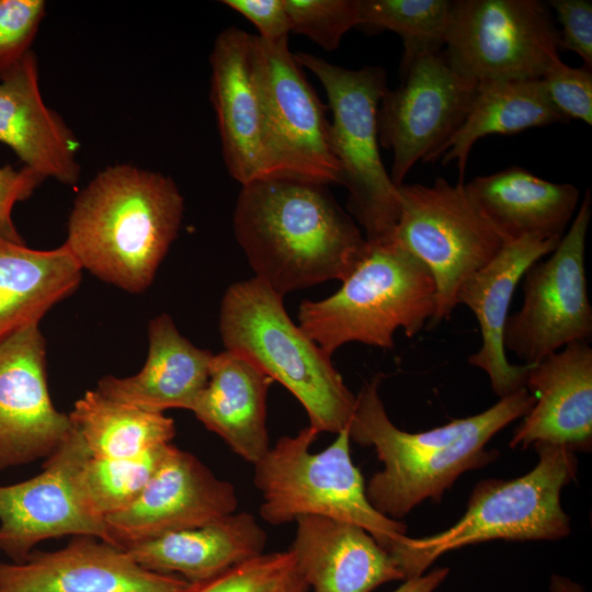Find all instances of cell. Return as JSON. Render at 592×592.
<instances>
[{"instance_id":"f35d334b","label":"cell","mask_w":592,"mask_h":592,"mask_svg":"<svg viewBox=\"0 0 592 592\" xmlns=\"http://www.w3.org/2000/svg\"><path fill=\"white\" fill-rule=\"evenodd\" d=\"M448 568H436L422 576L407 579L392 592H434L446 579Z\"/></svg>"},{"instance_id":"8fae6325","label":"cell","mask_w":592,"mask_h":592,"mask_svg":"<svg viewBox=\"0 0 592 592\" xmlns=\"http://www.w3.org/2000/svg\"><path fill=\"white\" fill-rule=\"evenodd\" d=\"M591 191H585L567 234L546 260L523 275V303L509 315L504 349L525 364H535L573 342L592 337V307L584 267L591 218Z\"/></svg>"},{"instance_id":"74e56055","label":"cell","mask_w":592,"mask_h":592,"mask_svg":"<svg viewBox=\"0 0 592 592\" xmlns=\"http://www.w3.org/2000/svg\"><path fill=\"white\" fill-rule=\"evenodd\" d=\"M223 3L248 19L263 41L288 39L291 26L283 0H225Z\"/></svg>"},{"instance_id":"484cf974","label":"cell","mask_w":592,"mask_h":592,"mask_svg":"<svg viewBox=\"0 0 592 592\" xmlns=\"http://www.w3.org/2000/svg\"><path fill=\"white\" fill-rule=\"evenodd\" d=\"M266 533L248 512H235L210 524L167 533L124 550L140 567L180 573L200 581L264 553Z\"/></svg>"},{"instance_id":"4fadbf2b","label":"cell","mask_w":592,"mask_h":592,"mask_svg":"<svg viewBox=\"0 0 592 592\" xmlns=\"http://www.w3.org/2000/svg\"><path fill=\"white\" fill-rule=\"evenodd\" d=\"M402 82L387 89L377 112L380 145L394 153L390 178L398 187L419 161L434 162L463 125L478 83L463 78L443 50L401 66Z\"/></svg>"},{"instance_id":"d590c367","label":"cell","mask_w":592,"mask_h":592,"mask_svg":"<svg viewBox=\"0 0 592 592\" xmlns=\"http://www.w3.org/2000/svg\"><path fill=\"white\" fill-rule=\"evenodd\" d=\"M559 30V50L579 55L585 67L592 68V2L590 0H550Z\"/></svg>"},{"instance_id":"f546056e","label":"cell","mask_w":592,"mask_h":592,"mask_svg":"<svg viewBox=\"0 0 592 592\" xmlns=\"http://www.w3.org/2000/svg\"><path fill=\"white\" fill-rule=\"evenodd\" d=\"M357 10L358 25L373 31L389 30L401 36V66L445 46L452 1L357 0Z\"/></svg>"},{"instance_id":"3957f363","label":"cell","mask_w":592,"mask_h":592,"mask_svg":"<svg viewBox=\"0 0 592 592\" xmlns=\"http://www.w3.org/2000/svg\"><path fill=\"white\" fill-rule=\"evenodd\" d=\"M183 210L171 178L130 163L112 164L76 197L64 244L82 270L141 293L177 238Z\"/></svg>"},{"instance_id":"d4e9b609","label":"cell","mask_w":592,"mask_h":592,"mask_svg":"<svg viewBox=\"0 0 592 592\" xmlns=\"http://www.w3.org/2000/svg\"><path fill=\"white\" fill-rule=\"evenodd\" d=\"M273 379L246 357L225 350L213 356L206 387L192 412L246 462L270 449L266 397Z\"/></svg>"},{"instance_id":"7402d4cb","label":"cell","mask_w":592,"mask_h":592,"mask_svg":"<svg viewBox=\"0 0 592 592\" xmlns=\"http://www.w3.org/2000/svg\"><path fill=\"white\" fill-rule=\"evenodd\" d=\"M289 548L296 569L315 592H372L405 580L391 556L358 525L300 516Z\"/></svg>"},{"instance_id":"d6a6232c","label":"cell","mask_w":592,"mask_h":592,"mask_svg":"<svg viewBox=\"0 0 592 592\" xmlns=\"http://www.w3.org/2000/svg\"><path fill=\"white\" fill-rule=\"evenodd\" d=\"M291 32L306 35L326 50L339 47L358 25L357 0H283Z\"/></svg>"},{"instance_id":"5bb4252c","label":"cell","mask_w":592,"mask_h":592,"mask_svg":"<svg viewBox=\"0 0 592 592\" xmlns=\"http://www.w3.org/2000/svg\"><path fill=\"white\" fill-rule=\"evenodd\" d=\"M90 457L73 426L38 475L0 486V551L23 562L42 540L68 535L115 545L105 519L93 511L82 489L81 473Z\"/></svg>"},{"instance_id":"8d00e7d4","label":"cell","mask_w":592,"mask_h":592,"mask_svg":"<svg viewBox=\"0 0 592 592\" xmlns=\"http://www.w3.org/2000/svg\"><path fill=\"white\" fill-rule=\"evenodd\" d=\"M44 180L26 167H0V231L8 238L24 242L12 219L13 207L18 202L30 198Z\"/></svg>"},{"instance_id":"2e32d148","label":"cell","mask_w":592,"mask_h":592,"mask_svg":"<svg viewBox=\"0 0 592 592\" xmlns=\"http://www.w3.org/2000/svg\"><path fill=\"white\" fill-rule=\"evenodd\" d=\"M73 429L53 405L39 325L0 342V470L48 458Z\"/></svg>"},{"instance_id":"52a82bcc","label":"cell","mask_w":592,"mask_h":592,"mask_svg":"<svg viewBox=\"0 0 592 592\" xmlns=\"http://www.w3.org/2000/svg\"><path fill=\"white\" fill-rule=\"evenodd\" d=\"M318 435L308 425L294 436H282L253 465V482L262 496L261 517L274 526L307 515L353 523L388 553L406 535V524L369 503L363 476L351 457L348 428L323 451L311 453Z\"/></svg>"},{"instance_id":"603a6c76","label":"cell","mask_w":592,"mask_h":592,"mask_svg":"<svg viewBox=\"0 0 592 592\" xmlns=\"http://www.w3.org/2000/svg\"><path fill=\"white\" fill-rule=\"evenodd\" d=\"M147 360L136 375L102 377L98 390L107 398L143 410H192L206 387L214 354L183 337L172 318L161 314L149 322Z\"/></svg>"},{"instance_id":"4316f807","label":"cell","mask_w":592,"mask_h":592,"mask_svg":"<svg viewBox=\"0 0 592 592\" xmlns=\"http://www.w3.org/2000/svg\"><path fill=\"white\" fill-rule=\"evenodd\" d=\"M82 269L62 243L36 250L0 231V342L38 323L81 282Z\"/></svg>"},{"instance_id":"ac0fdd59","label":"cell","mask_w":592,"mask_h":592,"mask_svg":"<svg viewBox=\"0 0 592 592\" xmlns=\"http://www.w3.org/2000/svg\"><path fill=\"white\" fill-rule=\"evenodd\" d=\"M189 581L147 570L122 548L75 536L64 548L0 562V592H179Z\"/></svg>"},{"instance_id":"30bf717a","label":"cell","mask_w":592,"mask_h":592,"mask_svg":"<svg viewBox=\"0 0 592 592\" xmlns=\"http://www.w3.org/2000/svg\"><path fill=\"white\" fill-rule=\"evenodd\" d=\"M444 54L463 78L481 83L540 79L559 57V30L538 0L452 1Z\"/></svg>"},{"instance_id":"277c9868","label":"cell","mask_w":592,"mask_h":592,"mask_svg":"<svg viewBox=\"0 0 592 592\" xmlns=\"http://www.w3.org/2000/svg\"><path fill=\"white\" fill-rule=\"evenodd\" d=\"M219 331L227 351L249 360L301 403L318 433L338 434L349 426L356 396L331 355L291 319L282 295L255 277L230 285Z\"/></svg>"},{"instance_id":"ab89813d","label":"cell","mask_w":592,"mask_h":592,"mask_svg":"<svg viewBox=\"0 0 592 592\" xmlns=\"http://www.w3.org/2000/svg\"><path fill=\"white\" fill-rule=\"evenodd\" d=\"M549 592H585L584 589L569 578L553 574L549 580Z\"/></svg>"},{"instance_id":"8992f818","label":"cell","mask_w":592,"mask_h":592,"mask_svg":"<svg viewBox=\"0 0 592 592\" xmlns=\"http://www.w3.org/2000/svg\"><path fill=\"white\" fill-rule=\"evenodd\" d=\"M435 309L432 275L392 238L368 243L366 255L334 294L304 300L298 326L329 355L349 342L392 349L398 329L412 338Z\"/></svg>"},{"instance_id":"d6986e66","label":"cell","mask_w":592,"mask_h":592,"mask_svg":"<svg viewBox=\"0 0 592 592\" xmlns=\"http://www.w3.org/2000/svg\"><path fill=\"white\" fill-rule=\"evenodd\" d=\"M525 388L535 403L514 431L510 446L537 443L590 452L592 445V349L573 342L528 364Z\"/></svg>"},{"instance_id":"6da1fadb","label":"cell","mask_w":592,"mask_h":592,"mask_svg":"<svg viewBox=\"0 0 592 592\" xmlns=\"http://www.w3.org/2000/svg\"><path fill=\"white\" fill-rule=\"evenodd\" d=\"M235 237L254 272L277 294L349 276L368 250L328 185L271 178L242 185Z\"/></svg>"},{"instance_id":"1f68e13d","label":"cell","mask_w":592,"mask_h":592,"mask_svg":"<svg viewBox=\"0 0 592 592\" xmlns=\"http://www.w3.org/2000/svg\"><path fill=\"white\" fill-rule=\"evenodd\" d=\"M291 550L263 553L179 592H293L305 584Z\"/></svg>"},{"instance_id":"9a60e30c","label":"cell","mask_w":592,"mask_h":592,"mask_svg":"<svg viewBox=\"0 0 592 592\" xmlns=\"http://www.w3.org/2000/svg\"><path fill=\"white\" fill-rule=\"evenodd\" d=\"M232 483L195 455L170 444L157 470L127 506L105 517L116 546L210 524L237 512Z\"/></svg>"},{"instance_id":"44dd1931","label":"cell","mask_w":592,"mask_h":592,"mask_svg":"<svg viewBox=\"0 0 592 592\" xmlns=\"http://www.w3.org/2000/svg\"><path fill=\"white\" fill-rule=\"evenodd\" d=\"M559 241L527 238L505 242L489 263L459 287L458 305H466L475 314L481 333V346L468 362L488 375L500 398L525 388L530 367L511 364L505 354L503 334L514 291L525 271L551 253Z\"/></svg>"},{"instance_id":"ffe728a7","label":"cell","mask_w":592,"mask_h":592,"mask_svg":"<svg viewBox=\"0 0 592 592\" xmlns=\"http://www.w3.org/2000/svg\"><path fill=\"white\" fill-rule=\"evenodd\" d=\"M0 143L11 148L23 167L44 179L67 185L79 180L80 141L64 118L44 103L33 50L0 73Z\"/></svg>"},{"instance_id":"e0dca14e","label":"cell","mask_w":592,"mask_h":592,"mask_svg":"<svg viewBox=\"0 0 592 592\" xmlns=\"http://www.w3.org/2000/svg\"><path fill=\"white\" fill-rule=\"evenodd\" d=\"M209 62L210 100L228 172L242 185L276 178L254 72L253 35L237 27L221 31Z\"/></svg>"},{"instance_id":"7c38bea8","label":"cell","mask_w":592,"mask_h":592,"mask_svg":"<svg viewBox=\"0 0 592 592\" xmlns=\"http://www.w3.org/2000/svg\"><path fill=\"white\" fill-rule=\"evenodd\" d=\"M253 60L276 178L341 183L329 145L327 106L291 53L288 39L266 42L253 35Z\"/></svg>"},{"instance_id":"9c48e42d","label":"cell","mask_w":592,"mask_h":592,"mask_svg":"<svg viewBox=\"0 0 592 592\" xmlns=\"http://www.w3.org/2000/svg\"><path fill=\"white\" fill-rule=\"evenodd\" d=\"M400 216L392 238L430 272L437 325L458 305L462 284L489 263L504 241L478 208L465 183L437 178L432 185L398 186Z\"/></svg>"},{"instance_id":"5b68a950","label":"cell","mask_w":592,"mask_h":592,"mask_svg":"<svg viewBox=\"0 0 592 592\" xmlns=\"http://www.w3.org/2000/svg\"><path fill=\"white\" fill-rule=\"evenodd\" d=\"M537 465L511 480L478 482L457 523L435 535H402L388 550L405 580L425 573L443 554L491 539L556 540L570 534V520L560 504L561 489L577 475L574 452L537 443ZM403 580V581H405Z\"/></svg>"},{"instance_id":"7a4b0ae2","label":"cell","mask_w":592,"mask_h":592,"mask_svg":"<svg viewBox=\"0 0 592 592\" xmlns=\"http://www.w3.org/2000/svg\"><path fill=\"white\" fill-rule=\"evenodd\" d=\"M380 380L376 375L363 386L348 430L355 443L374 447L384 465L365 486L369 503L397 521L426 499L439 502L463 473L493 462L499 454L486 444L535 403L521 388L483 412L409 433L390 421L379 396Z\"/></svg>"},{"instance_id":"83f0119b","label":"cell","mask_w":592,"mask_h":592,"mask_svg":"<svg viewBox=\"0 0 592 592\" xmlns=\"http://www.w3.org/2000/svg\"><path fill=\"white\" fill-rule=\"evenodd\" d=\"M567 122L542 79L481 82L463 125L443 149L442 162L455 161L458 183H464L467 159L478 139Z\"/></svg>"},{"instance_id":"60d3db41","label":"cell","mask_w":592,"mask_h":592,"mask_svg":"<svg viewBox=\"0 0 592 592\" xmlns=\"http://www.w3.org/2000/svg\"><path fill=\"white\" fill-rule=\"evenodd\" d=\"M308 589H309L308 584L305 583V584L298 587L297 589H295L293 592H307Z\"/></svg>"},{"instance_id":"e575fe53","label":"cell","mask_w":592,"mask_h":592,"mask_svg":"<svg viewBox=\"0 0 592 592\" xmlns=\"http://www.w3.org/2000/svg\"><path fill=\"white\" fill-rule=\"evenodd\" d=\"M540 79L551 103L567 121L578 119L592 125L591 68H574L558 58Z\"/></svg>"},{"instance_id":"ba28073f","label":"cell","mask_w":592,"mask_h":592,"mask_svg":"<svg viewBox=\"0 0 592 592\" xmlns=\"http://www.w3.org/2000/svg\"><path fill=\"white\" fill-rule=\"evenodd\" d=\"M301 67L322 83L332 112L329 145L341 168L348 208L365 231L368 243L392 239L399 216L398 187L380 155L377 112L386 92L384 68L351 70L308 53L295 54Z\"/></svg>"},{"instance_id":"cb8c5ba5","label":"cell","mask_w":592,"mask_h":592,"mask_svg":"<svg viewBox=\"0 0 592 592\" xmlns=\"http://www.w3.org/2000/svg\"><path fill=\"white\" fill-rule=\"evenodd\" d=\"M466 190L505 242L560 240L578 206L579 190L510 167L465 183Z\"/></svg>"},{"instance_id":"f1b7e54d","label":"cell","mask_w":592,"mask_h":592,"mask_svg":"<svg viewBox=\"0 0 592 592\" xmlns=\"http://www.w3.org/2000/svg\"><path fill=\"white\" fill-rule=\"evenodd\" d=\"M91 457L126 458L168 444L175 435L173 419L88 390L68 414Z\"/></svg>"},{"instance_id":"4dcf8cb0","label":"cell","mask_w":592,"mask_h":592,"mask_svg":"<svg viewBox=\"0 0 592 592\" xmlns=\"http://www.w3.org/2000/svg\"><path fill=\"white\" fill-rule=\"evenodd\" d=\"M170 444L126 458L90 457L81 473V485L93 511L105 519L130 504L157 470Z\"/></svg>"},{"instance_id":"836d02e7","label":"cell","mask_w":592,"mask_h":592,"mask_svg":"<svg viewBox=\"0 0 592 592\" xmlns=\"http://www.w3.org/2000/svg\"><path fill=\"white\" fill-rule=\"evenodd\" d=\"M45 14L44 0H0V73L32 50Z\"/></svg>"}]
</instances>
